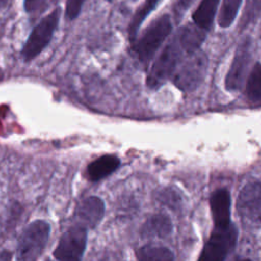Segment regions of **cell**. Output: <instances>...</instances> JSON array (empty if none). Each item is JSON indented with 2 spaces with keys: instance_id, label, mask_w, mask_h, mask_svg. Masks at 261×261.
I'll use <instances>...</instances> for the list:
<instances>
[{
  "instance_id": "13",
  "label": "cell",
  "mask_w": 261,
  "mask_h": 261,
  "mask_svg": "<svg viewBox=\"0 0 261 261\" xmlns=\"http://www.w3.org/2000/svg\"><path fill=\"white\" fill-rule=\"evenodd\" d=\"M172 230L170 218L165 214L150 216L142 226L141 234L145 238H165Z\"/></svg>"
},
{
  "instance_id": "25",
  "label": "cell",
  "mask_w": 261,
  "mask_h": 261,
  "mask_svg": "<svg viewBox=\"0 0 261 261\" xmlns=\"http://www.w3.org/2000/svg\"><path fill=\"white\" fill-rule=\"evenodd\" d=\"M3 75H4V74H3V71H2V69L0 68V82L3 80Z\"/></svg>"
},
{
  "instance_id": "2",
  "label": "cell",
  "mask_w": 261,
  "mask_h": 261,
  "mask_svg": "<svg viewBox=\"0 0 261 261\" xmlns=\"http://www.w3.org/2000/svg\"><path fill=\"white\" fill-rule=\"evenodd\" d=\"M172 31V19L168 14L155 18L135 40L134 50L141 62L150 61Z\"/></svg>"
},
{
  "instance_id": "22",
  "label": "cell",
  "mask_w": 261,
  "mask_h": 261,
  "mask_svg": "<svg viewBox=\"0 0 261 261\" xmlns=\"http://www.w3.org/2000/svg\"><path fill=\"white\" fill-rule=\"evenodd\" d=\"M48 2H49V0H24L23 1L24 10L28 13L42 11L48 5Z\"/></svg>"
},
{
  "instance_id": "26",
  "label": "cell",
  "mask_w": 261,
  "mask_h": 261,
  "mask_svg": "<svg viewBox=\"0 0 261 261\" xmlns=\"http://www.w3.org/2000/svg\"><path fill=\"white\" fill-rule=\"evenodd\" d=\"M242 261H251V260H249V259H245V260H242Z\"/></svg>"
},
{
  "instance_id": "11",
  "label": "cell",
  "mask_w": 261,
  "mask_h": 261,
  "mask_svg": "<svg viewBox=\"0 0 261 261\" xmlns=\"http://www.w3.org/2000/svg\"><path fill=\"white\" fill-rule=\"evenodd\" d=\"M210 207L214 226L230 224V196L227 190L219 189L210 198Z\"/></svg>"
},
{
  "instance_id": "18",
  "label": "cell",
  "mask_w": 261,
  "mask_h": 261,
  "mask_svg": "<svg viewBox=\"0 0 261 261\" xmlns=\"http://www.w3.org/2000/svg\"><path fill=\"white\" fill-rule=\"evenodd\" d=\"M243 0H222L218 14V25L228 28L236 19Z\"/></svg>"
},
{
  "instance_id": "27",
  "label": "cell",
  "mask_w": 261,
  "mask_h": 261,
  "mask_svg": "<svg viewBox=\"0 0 261 261\" xmlns=\"http://www.w3.org/2000/svg\"><path fill=\"white\" fill-rule=\"evenodd\" d=\"M109 1H111V0H109Z\"/></svg>"
},
{
  "instance_id": "20",
  "label": "cell",
  "mask_w": 261,
  "mask_h": 261,
  "mask_svg": "<svg viewBox=\"0 0 261 261\" xmlns=\"http://www.w3.org/2000/svg\"><path fill=\"white\" fill-rule=\"evenodd\" d=\"M195 2V0H176L172 6V12L174 19L179 21L184 14L188 11L190 6Z\"/></svg>"
},
{
  "instance_id": "10",
  "label": "cell",
  "mask_w": 261,
  "mask_h": 261,
  "mask_svg": "<svg viewBox=\"0 0 261 261\" xmlns=\"http://www.w3.org/2000/svg\"><path fill=\"white\" fill-rule=\"evenodd\" d=\"M105 213L104 202L95 196L88 197L83 200L75 210L76 223L86 228L96 227L102 220Z\"/></svg>"
},
{
  "instance_id": "1",
  "label": "cell",
  "mask_w": 261,
  "mask_h": 261,
  "mask_svg": "<svg viewBox=\"0 0 261 261\" xmlns=\"http://www.w3.org/2000/svg\"><path fill=\"white\" fill-rule=\"evenodd\" d=\"M205 37V31L195 24L181 27L154 60L147 75V86L150 89H157L171 79L184 59L200 49Z\"/></svg>"
},
{
  "instance_id": "4",
  "label": "cell",
  "mask_w": 261,
  "mask_h": 261,
  "mask_svg": "<svg viewBox=\"0 0 261 261\" xmlns=\"http://www.w3.org/2000/svg\"><path fill=\"white\" fill-rule=\"evenodd\" d=\"M207 67L208 58L202 50L198 49L184 59L173 72L171 80L180 91H194L204 80Z\"/></svg>"
},
{
  "instance_id": "7",
  "label": "cell",
  "mask_w": 261,
  "mask_h": 261,
  "mask_svg": "<svg viewBox=\"0 0 261 261\" xmlns=\"http://www.w3.org/2000/svg\"><path fill=\"white\" fill-rule=\"evenodd\" d=\"M88 228L75 223L61 236L53 257L56 261H82L87 246Z\"/></svg>"
},
{
  "instance_id": "9",
  "label": "cell",
  "mask_w": 261,
  "mask_h": 261,
  "mask_svg": "<svg viewBox=\"0 0 261 261\" xmlns=\"http://www.w3.org/2000/svg\"><path fill=\"white\" fill-rule=\"evenodd\" d=\"M237 210L242 219L250 225L261 227V182L246 185L239 193Z\"/></svg>"
},
{
  "instance_id": "12",
  "label": "cell",
  "mask_w": 261,
  "mask_h": 261,
  "mask_svg": "<svg viewBox=\"0 0 261 261\" xmlns=\"http://www.w3.org/2000/svg\"><path fill=\"white\" fill-rule=\"evenodd\" d=\"M119 159L114 155H104L92 161L87 168V175L92 181H98L117 169Z\"/></svg>"
},
{
  "instance_id": "3",
  "label": "cell",
  "mask_w": 261,
  "mask_h": 261,
  "mask_svg": "<svg viewBox=\"0 0 261 261\" xmlns=\"http://www.w3.org/2000/svg\"><path fill=\"white\" fill-rule=\"evenodd\" d=\"M50 229V224L45 220L31 222L19 238L15 261H37L47 246Z\"/></svg>"
},
{
  "instance_id": "23",
  "label": "cell",
  "mask_w": 261,
  "mask_h": 261,
  "mask_svg": "<svg viewBox=\"0 0 261 261\" xmlns=\"http://www.w3.org/2000/svg\"><path fill=\"white\" fill-rule=\"evenodd\" d=\"M159 200L165 205H168L171 207H176L178 203V198L176 197V194L173 191H169V190H165L161 192Z\"/></svg>"
},
{
  "instance_id": "8",
  "label": "cell",
  "mask_w": 261,
  "mask_h": 261,
  "mask_svg": "<svg viewBox=\"0 0 261 261\" xmlns=\"http://www.w3.org/2000/svg\"><path fill=\"white\" fill-rule=\"evenodd\" d=\"M252 60V41L249 37L239 43L232 62L225 76V88L228 91H239L245 82Z\"/></svg>"
},
{
  "instance_id": "16",
  "label": "cell",
  "mask_w": 261,
  "mask_h": 261,
  "mask_svg": "<svg viewBox=\"0 0 261 261\" xmlns=\"http://www.w3.org/2000/svg\"><path fill=\"white\" fill-rule=\"evenodd\" d=\"M138 261H174L173 253L166 247L147 245L137 253Z\"/></svg>"
},
{
  "instance_id": "21",
  "label": "cell",
  "mask_w": 261,
  "mask_h": 261,
  "mask_svg": "<svg viewBox=\"0 0 261 261\" xmlns=\"http://www.w3.org/2000/svg\"><path fill=\"white\" fill-rule=\"evenodd\" d=\"M84 2L85 0H67L65 13L68 19L72 20L79 16Z\"/></svg>"
},
{
  "instance_id": "24",
  "label": "cell",
  "mask_w": 261,
  "mask_h": 261,
  "mask_svg": "<svg viewBox=\"0 0 261 261\" xmlns=\"http://www.w3.org/2000/svg\"><path fill=\"white\" fill-rule=\"evenodd\" d=\"M9 2H10V0H0V9L6 7Z\"/></svg>"
},
{
  "instance_id": "17",
  "label": "cell",
  "mask_w": 261,
  "mask_h": 261,
  "mask_svg": "<svg viewBox=\"0 0 261 261\" xmlns=\"http://www.w3.org/2000/svg\"><path fill=\"white\" fill-rule=\"evenodd\" d=\"M246 95L253 102L261 100V62L255 63L249 73L246 84Z\"/></svg>"
},
{
  "instance_id": "15",
  "label": "cell",
  "mask_w": 261,
  "mask_h": 261,
  "mask_svg": "<svg viewBox=\"0 0 261 261\" xmlns=\"http://www.w3.org/2000/svg\"><path fill=\"white\" fill-rule=\"evenodd\" d=\"M160 1L161 0H145V2L135 12L128 25V37L132 43H134L135 40L137 39L139 29L143 21L156 8Z\"/></svg>"
},
{
  "instance_id": "5",
  "label": "cell",
  "mask_w": 261,
  "mask_h": 261,
  "mask_svg": "<svg viewBox=\"0 0 261 261\" xmlns=\"http://www.w3.org/2000/svg\"><path fill=\"white\" fill-rule=\"evenodd\" d=\"M60 14L61 9L59 7L55 8L48 15L42 18L33 29L21 50V57L24 61H30L36 58V56H38L50 43L53 34L58 27Z\"/></svg>"
},
{
  "instance_id": "19",
  "label": "cell",
  "mask_w": 261,
  "mask_h": 261,
  "mask_svg": "<svg viewBox=\"0 0 261 261\" xmlns=\"http://www.w3.org/2000/svg\"><path fill=\"white\" fill-rule=\"evenodd\" d=\"M261 15V0H247L242 18L240 20V28L245 29L252 24Z\"/></svg>"
},
{
  "instance_id": "14",
  "label": "cell",
  "mask_w": 261,
  "mask_h": 261,
  "mask_svg": "<svg viewBox=\"0 0 261 261\" xmlns=\"http://www.w3.org/2000/svg\"><path fill=\"white\" fill-rule=\"evenodd\" d=\"M218 4L219 0H201L192 15L194 24L206 32L212 25Z\"/></svg>"
},
{
  "instance_id": "6",
  "label": "cell",
  "mask_w": 261,
  "mask_h": 261,
  "mask_svg": "<svg viewBox=\"0 0 261 261\" xmlns=\"http://www.w3.org/2000/svg\"><path fill=\"white\" fill-rule=\"evenodd\" d=\"M237 239L238 230L232 223L226 226H214L198 261H225L227 255L233 250Z\"/></svg>"
}]
</instances>
